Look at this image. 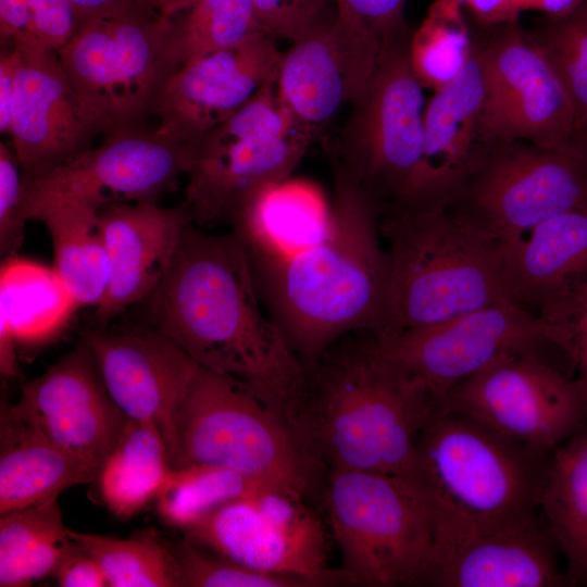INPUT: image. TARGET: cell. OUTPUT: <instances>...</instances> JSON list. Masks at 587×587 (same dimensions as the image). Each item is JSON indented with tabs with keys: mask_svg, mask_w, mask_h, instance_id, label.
Here are the masks:
<instances>
[{
	"mask_svg": "<svg viewBox=\"0 0 587 587\" xmlns=\"http://www.w3.org/2000/svg\"><path fill=\"white\" fill-rule=\"evenodd\" d=\"M503 245L542 222L587 209V148L497 142L447 205Z\"/></svg>",
	"mask_w": 587,
	"mask_h": 587,
	"instance_id": "8fae6325",
	"label": "cell"
},
{
	"mask_svg": "<svg viewBox=\"0 0 587 587\" xmlns=\"http://www.w3.org/2000/svg\"><path fill=\"white\" fill-rule=\"evenodd\" d=\"M464 5L483 27L517 22L525 11V0H467Z\"/></svg>",
	"mask_w": 587,
	"mask_h": 587,
	"instance_id": "ee69618b",
	"label": "cell"
},
{
	"mask_svg": "<svg viewBox=\"0 0 587 587\" xmlns=\"http://www.w3.org/2000/svg\"><path fill=\"white\" fill-rule=\"evenodd\" d=\"M384 49L335 17L283 54L275 80L292 115L317 136L340 109L351 105L374 75Z\"/></svg>",
	"mask_w": 587,
	"mask_h": 587,
	"instance_id": "7402d4cb",
	"label": "cell"
},
{
	"mask_svg": "<svg viewBox=\"0 0 587 587\" xmlns=\"http://www.w3.org/2000/svg\"><path fill=\"white\" fill-rule=\"evenodd\" d=\"M141 303L148 327L291 423L308 367L268 314L234 230L207 234L187 225L166 274Z\"/></svg>",
	"mask_w": 587,
	"mask_h": 587,
	"instance_id": "6da1fadb",
	"label": "cell"
},
{
	"mask_svg": "<svg viewBox=\"0 0 587 587\" xmlns=\"http://www.w3.org/2000/svg\"><path fill=\"white\" fill-rule=\"evenodd\" d=\"M0 514L52 499L95 480L100 467L58 447L1 407Z\"/></svg>",
	"mask_w": 587,
	"mask_h": 587,
	"instance_id": "484cf974",
	"label": "cell"
},
{
	"mask_svg": "<svg viewBox=\"0 0 587 587\" xmlns=\"http://www.w3.org/2000/svg\"><path fill=\"white\" fill-rule=\"evenodd\" d=\"M14 49L17 64L8 135L23 177L28 179L90 149L99 132L83 110L57 52Z\"/></svg>",
	"mask_w": 587,
	"mask_h": 587,
	"instance_id": "ffe728a7",
	"label": "cell"
},
{
	"mask_svg": "<svg viewBox=\"0 0 587 587\" xmlns=\"http://www.w3.org/2000/svg\"><path fill=\"white\" fill-rule=\"evenodd\" d=\"M171 20L137 0L76 29L57 52L88 118L107 134L141 125L171 74Z\"/></svg>",
	"mask_w": 587,
	"mask_h": 587,
	"instance_id": "9c48e42d",
	"label": "cell"
},
{
	"mask_svg": "<svg viewBox=\"0 0 587 587\" xmlns=\"http://www.w3.org/2000/svg\"><path fill=\"white\" fill-rule=\"evenodd\" d=\"M459 2H461L463 5L467 2V0H458Z\"/></svg>",
	"mask_w": 587,
	"mask_h": 587,
	"instance_id": "f907efd6",
	"label": "cell"
},
{
	"mask_svg": "<svg viewBox=\"0 0 587 587\" xmlns=\"http://www.w3.org/2000/svg\"><path fill=\"white\" fill-rule=\"evenodd\" d=\"M82 339L112 400L129 420L155 427L170 458L175 416L198 364L148 326L127 332L92 328Z\"/></svg>",
	"mask_w": 587,
	"mask_h": 587,
	"instance_id": "d6986e66",
	"label": "cell"
},
{
	"mask_svg": "<svg viewBox=\"0 0 587 587\" xmlns=\"http://www.w3.org/2000/svg\"><path fill=\"white\" fill-rule=\"evenodd\" d=\"M549 458L438 404L419 434L405 477L428 511L433 545L537 513Z\"/></svg>",
	"mask_w": 587,
	"mask_h": 587,
	"instance_id": "277c9868",
	"label": "cell"
},
{
	"mask_svg": "<svg viewBox=\"0 0 587 587\" xmlns=\"http://www.w3.org/2000/svg\"><path fill=\"white\" fill-rule=\"evenodd\" d=\"M75 12L76 29L85 24L113 15L133 0H70Z\"/></svg>",
	"mask_w": 587,
	"mask_h": 587,
	"instance_id": "bcb514c9",
	"label": "cell"
},
{
	"mask_svg": "<svg viewBox=\"0 0 587 587\" xmlns=\"http://www.w3.org/2000/svg\"><path fill=\"white\" fill-rule=\"evenodd\" d=\"M264 30L251 0H198L171 20L176 67L237 46Z\"/></svg>",
	"mask_w": 587,
	"mask_h": 587,
	"instance_id": "d6a6232c",
	"label": "cell"
},
{
	"mask_svg": "<svg viewBox=\"0 0 587 587\" xmlns=\"http://www.w3.org/2000/svg\"><path fill=\"white\" fill-rule=\"evenodd\" d=\"M525 34L564 87L580 136L587 126V0L565 14L539 18Z\"/></svg>",
	"mask_w": 587,
	"mask_h": 587,
	"instance_id": "e575fe53",
	"label": "cell"
},
{
	"mask_svg": "<svg viewBox=\"0 0 587 587\" xmlns=\"http://www.w3.org/2000/svg\"><path fill=\"white\" fill-rule=\"evenodd\" d=\"M561 552L540 512L451 544L433 545L419 585L434 587L569 586Z\"/></svg>",
	"mask_w": 587,
	"mask_h": 587,
	"instance_id": "603a6c76",
	"label": "cell"
},
{
	"mask_svg": "<svg viewBox=\"0 0 587 587\" xmlns=\"http://www.w3.org/2000/svg\"><path fill=\"white\" fill-rule=\"evenodd\" d=\"M171 470L159 430L129 420L97 476L101 499L117 519L127 520L155 499Z\"/></svg>",
	"mask_w": 587,
	"mask_h": 587,
	"instance_id": "f546056e",
	"label": "cell"
},
{
	"mask_svg": "<svg viewBox=\"0 0 587 587\" xmlns=\"http://www.w3.org/2000/svg\"><path fill=\"white\" fill-rule=\"evenodd\" d=\"M0 515V582L38 542L67 529L57 499Z\"/></svg>",
	"mask_w": 587,
	"mask_h": 587,
	"instance_id": "74e56055",
	"label": "cell"
},
{
	"mask_svg": "<svg viewBox=\"0 0 587 587\" xmlns=\"http://www.w3.org/2000/svg\"><path fill=\"white\" fill-rule=\"evenodd\" d=\"M375 340L386 358L421 380L439 402L500 354L552 345L546 323L515 302L485 307L409 333L375 336Z\"/></svg>",
	"mask_w": 587,
	"mask_h": 587,
	"instance_id": "9a60e30c",
	"label": "cell"
},
{
	"mask_svg": "<svg viewBox=\"0 0 587 587\" xmlns=\"http://www.w3.org/2000/svg\"><path fill=\"white\" fill-rule=\"evenodd\" d=\"M580 140H582L583 145L587 148V126L582 132Z\"/></svg>",
	"mask_w": 587,
	"mask_h": 587,
	"instance_id": "681fc988",
	"label": "cell"
},
{
	"mask_svg": "<svg viewBox=\"0 0 587 587\" xmlns=\"http://www.w3.org/2000/svg\"><path fill=\"white\" fill-rule=\"evenodd\" d=\"M17 51L11 47L0 57V130L9 134Z\"/></svg>",
	"mask_w": 587,
	"mask_h": 587,
	"instance_id": "f6af8a7d",
	"label": "cell"
},
{
	"mask_svg": "<svg viewBox=\"0 0 587 587\" xmlns=\"http://www.w3.org/2000/svg\"><path fill=\"white\" fill-rule=\"evenodd\" d=\"M539 512L565 560L569 586H587V428L551 453Z\"/></svg>",
	"mask_w": 587,
	"mask_h": 587,
	"instance_id": "f1b7e54d",
	"label": "cell"
},
{
	"mask_svg": "<svg viewBox=\"0 0 587 587\" xmlns=\"http://www.w3.org/2000/svg\"><path fill=\"white\" fill-rule=\"evenodd\" d=\"M458 0H436L409 45L412 70L434 92L452 82L474 49V36Z\"/></svg>",
	"mask_w": 587,
	"mask_h": 587,
	"instance_id": "1f68e13d",
	"label": "cell"
},
{
	"mask_svg": "<svg viewBox=\"0 0 587 587\" xmlns=\"http://www.w3.org/2000/svg\"><path fill=\"white\" fill-rule=\"evenodd\" d=\"M170 462L227 469L302 499L317 463L284 415L200 365L175 416Z\"/></svg>",
	"mask_w": 587,
	"mask_h": 587,
	"instance_id": "8992f818",
	"label": "cell"
},
{
	"mask_svg": "<svg viewBox=\"0 0 587 587\" xmlns=\"http://www.w3.org/2000/svg\"><path fill=\"white\" fill-rule=\"evenodd\" d=\"M410 39L384 50L339 137L326 149L334 177L380 216L401 205L422 157L426 105L410 62Z\"/></svg>",
	"mask_w": 587,
	"mask_h": 587,
	"instance_id": "ba28073f",
	"label": "cell"
},
{
	"mask_svg": "<svg viewBox=\"0 0 587 587\" xmlns=\"http://www.w3.org/2000/svg\"><path fill=\"white\" fill-rule=\"evenodd\" d=\"M198 546L248 567L305 577L322 585L347 582L326 566L321 521L303 499L275 489L229 501L183 529Z\"/></svg>",
	"mask_w": 587,
	"mask_h": 587,
	"instance_id": "5bb4252c",
	"label": "cell"
},
{
	"mask_svg": "<svg viewBox=\"0 0 587 587\" xmlns=\"http://www.w3.org/2000/svg\"><path fill=\"white\" fill-rule=\"evenodd\" d=\"M7 407L58 447L100 469L129 421L110 397L83 339Z\"/></svg>",
	"mask_w": 587,
	"mask_h": 587,
	"instance_id": "ac0fdd59",
	"label": "cell"
},
{
	"mask_svg": "<svg viewBox=\"0 0 587 587\" xmlns=\"http://www.w3.org/2000/svg\"><path fill=\"white\" fill-rule=\"evenodd\" d=\"M28 30L21 50L58 52L75 34L70 0H27Z\"/></svg>",
	"mask_w": 587,
	"mask_h": 587,
	"instance_id": "b9f144b4",
	"label": "cell"
},
{
	"mask_svg": "<svg viewBox=\"0 0 587 587\" xmlns=\"http://www.w3.org/2000/svg\"><path fill=\"white\" fill-rule=\"evenodd\" d=\"M511 299L536 315L587 273V209L572 210L500 245Z\"/></svg>",
	"mask_w": 587,
	"mask_h": 587,
	"instance_id": "d4e9b609",
	"label": "cell"
},
{
	"mask_svg": "<svg viewBox=\"0 0 587 587\" xmlns=\"http://www.w3.org/2000/svg\"><path fill=\"white\" fill-rule=\"evenodd\" d=\"M52 575L62 587L109 586L107 576L97 560L73 539L64 550Z\"/></svg>",
	"mask_w": 587,
	"mask_h": 587,
	"instance_id": "7bdbcfd3",
	"label": "cell"
},
{
	"mask_svg": "<svg viewBox=\"0 0 587 587\" xmlns=\"http://www.w3.org/2000/svg\"><path fill=\"white\" fill-rule=\"evenodd\" d=\"M379 220L374 205L334 177L327 220L279 248L248 254L268 314L308 366L342 337L380 329L388 262Z\"/></svg>",
	"mask_w": 587,
	"mask_h": 587,
	"instance_id": "7a4b0ae2",
	"label": "cell"
},
{
	"mask_svg": "<svg viewBox=\"0 0 587 587\" xmlns=\"http://www.w3.org/2000/svg\"><path fill=\"white\" fill-rule=\"evenodd\" d=\"M311 369L291 424L316 462L405 478L439 400L386 358L370 332L342 337Z\"/></svg>",
	"mask_w": 587,
	"mask_h": 587,
	"instance_id": "3957f363",
	"label": "cell"
},
{
	"mask_svg": "<svg viewBox=\"0 0 587 587\" xmlns=\"http://www.w3.org/2000/svg\"><path fill=\"white\" fill-rule=\"evenodd\" d=\"M388 277L384 337L422 329L485 307L514 302L501 272L500 245L440 205L382 214Z\"/></svg>",
	"mask_w": 587,
	"mask_h": 587,
	"instance_id": "5b68a950",
	"label": "cell"
},
{
	"mask_svg": "<svg viewBox=\"0 0 587 587\" xmlns=\"http://www.w3.org/2000/svg\"><path fill=\"white\" fill-rule=\"evenodd\" d=\"M316 139L280 100L275 82L188 147L186 208L196 226L233 225L260 192L289 179Z\"/></svg>",
	"mask_w": 587,
	"mask_h": 587,
	"instance_id": "52a82bcc",
	"label": "cell"
},
{
	"mask_svg": "<svg viewBox=\"0 0 587 587\" xmlns=\"http://www.w3.org/2000/svg\"><path fill=\"white\" fill-rule=\"evenodd\" d=\"M484 92L474 37L473 53L462 72L426 104L420 165L407 197L394 210L447 207L453 199L492 146L482 130Z\"/></svg>",
	"mask_w": 587,
	"mask_h": 587,
	"instance_id": "44dd1931",
	"label": "cell"
},
{
	"mask_svg": "<svg viewBox=\"0 0 587 587\" xmlns=\"http://www.w3.org/2000/svg\"><path fill=\"white\" fill-rule=\"evenodd\" d=\"M327 510L347 583L415 586L433 545L428 511L402 477L330 471Z\"/></svg>",
	"mask_w": 587,
	"mask_h": 587,
	"instance_id": "30bf717a",
	"label": "cell"
},
{
	"mask_svg": "<svg viewBox=\"0 0 587 587\" xmlns=\"http://www.w3.org/2000/svg\"><path fill=\"white\" fill-rule=\"evenodd\" d=\"M110 264L102 301L95 308V327L104 329L116 316L142 302L166 274L184 229L191 218L182 204L112 203L99 210Z\"/></svg>",
	"mask_w": 587,
	"mask_h": 587,
	"instance_id": "cb8c5ba5",
	"label": "cell"
},
{
	"mask_svg": "<svg viewBox=\"0 0 587 587\" xmlns=\"http://www.w3.org/2000/svg\"><path fill=\"white\" fill-rule=\"evenodd\" d=\"M267 488L230 470L202 464L172 467L157 497L160 516L182 530L212 510Z\"/></svg>",
	"mask_w": 587,
	"mask_h": 587,
	"instance_id": "836d02e7",
	"label": "cell"
},
{
	"mask_svg": "<svg viewBox=\"0 0 587 587\" xmlns=\"http://www.w3.org/2000/svg\"><path fill=\"white\" fill-rule=\"evenodd\" d=\"M24 177L12 148L0 142V252L2 259L16 254L24 240L22 215Z\"/></svg>",
	"mask_w": 587,
	"mask_h": 587,
	"instance_id": "60d3db41",
	"label": "cell"
},
{
	"mask_svg": "<svg viewBox=\"0 0 587 587\" xmlns=\"http://www.w3.org/2000/svg\"><path fill=\"white\" fill-rule=\"evenodd\" d=\"M103 570L110 587H185L176 558L153 529L128 538L67 529Z\"/></svg>",
	"mask_w": 587,
	"mask_h": 587,
	"instance_id": "4dcf8cb0",
	"label": "cell"
},
{
	"mask_svg": "<svg viewBox=\"0 0 587 587\" xmlns=\"http://www.w3.org/2000/svg\"><path fill=\"white\" fill-rule=\"evenodd\" d=\"M80 309L53 266L13 254L0 268V329L17 348L42 347L55 339Z\"/></svg>",
	"mask_w": 587,
	"mask_h": 587,
	"instance_id": "83f0119b",
	"label": "cell"
},
{
	"mask_svg": "<svg viewBox=\"0 0 587 587\" xmlns=\"http://www.w3.org/2000/svg\"><path fill=\"white\" fill-rule=\"evenodd\" d=\"M439 404L550 457L587 428V395L536 350L502 353L451 388Z\"/></svg>",
	"mask_w": 587,
	"mask_h": 587,
	"instance_id": "7c38bea8",
	"label": "cell"
},
{
	"mask_svg": "<svg viewBox=\"0 0 587 587\" xmlns=\"http://www.w3.org/2000/svg\"><path fill=\"white\" fill-rule=\"evenodd\" d=\"M262 28L295 42L321 25L329 0H251Z\"/></svg>",
	"mask_w": 587,
	"mask_h": 587,
	"instance_id": "ab89813d",
	"label": "cell"
},
{
	"mask_svg": "<svg viewBox=\"0 0 587 587\" xmlns=\"http://www.w3.org/2000/svg\"><path fill=\"white\" fill-rule=\"evenodd\" d=\"M159 15L172 20L198 0H137Z\"/></svg>",
	"mask_w": 587,
	"mask_h": 587,
	"instance_id": "7dc6e473",
	"label": "cell"
},
{
	"mask_svg": "<svg viewBox=\"0 0 587 587\" xmlns=\"http://www.w3.org/2000/svg\"><path fill=\"white\" fill-rule=\"evenodd\" d=\"M582 0H525V10H538L548 16H558L574 9Z\"/></svg>",
	"mask_w": 587,
	"mask_h": 587,
	"instance_id": "c3c4849f",
	"label": "cell"
},
{
	"mask_svg": "<svg viewBox=\"0 0 587 587\" xmlns=\"http://www.w3.org/2000/svg\"><path fill=\"white\" fill-rule=\"evenodd\" d=\"M187 146L158 127L115 129L90 148L39 176L24 178L23 202L67 198L97 210L112 203L158 202L185 174Z\"/></svg>",
	"mask_w": 587,
	"mask_h": 587,
	"instance_id": "2e32d148",
	"label": "cell"
},
{
	"mask_svg": "<svg viewBox=\"0 0 587 587\" xmlns=\"http://www.w3.org/2000/svg\"><path fill=\"white\" fill-rule=\"evenodd\" d=\"M25 221L45 224L53 246V267L79 308H96L110 279V264L99 210L67 198L23 202Z\"/></svg>",
	"mask_w": 587,
	"mask_h": 587,
	"instance_id": "4316f807",
	"label": "cell"
},
{
	"mask_svg": "<svg viewBox=\"0 0 587 587\" xmlns=\"http://www.w3.org/2000/svg\"><path fill=\"white\" fill-rule=\"evenodd\" d=\"M173 551L186 587H312L322 584L310 578L258 571L217 553L209 554L188 538Z\"/></svg>",
	"mask_w": 587,
	"mask_h": 587,
	"instance_id": "d590c367",
	"label": "cell"
},
{
	"mask_svg": "<svg viewBox=\"0 0 587 587\" xmlns=\"http://www.w3.org/2000/svg\"><path fill=\"white\" fill-rule=\"evenodd\" d=\"M283 54L260 30L241 43L177 67L152 113L158 128L190 147L276 80Z\"/></svg>",
	"mask_w": 587,
	"mask_h": 587,
	"instance_id": "e0dca14e",
	"label": "cell"
},
{
	"mask_svg": "<svg viewBox=\"0 0 587 587\" xmlns=\"http://www.w3.org/2000/svg\"><path fill=\"white\" fill-rule=\"evenodd\" d=\"M537 315L548 326L552 345L571 360L587 395V273Z\"/></svg>",
	"mask_w": 587,
	"mask_h": 587,
	"instance_id": "8d00e7d4",
	"label": "cell"
},
{
	"mask_svg": "<svg viewBox=\"0 0 587 587\" xmlns=\"http://www.w3.org/2000/svg\"><path fill=\"white\" fill-rule=\"evenodd\" d=\"M335 20L350 30L375 39L385 50L410 37L407 0H335Z\"/></svg>",
	"mask_w": 587,
	"mask_h": 587,
	"instance_id": "f35d334b",
	"label": "cell"
},
{
	"mask_svg": "<svg viewBox=\"0 0 587 587\" xmlns=\"http://www.w3.org/2000/svg\"><path fill=\"white\" fill-rule=\"evenodd\" d=\"M489 28L486 40L476 38L485 86L482 130L487 142L584 146L564 87L519 21Z\"/></svg>",
	"mask_w": 587,
	"mask_h": 587,
	"instance_id": "4fadbf2b",
	"label": "cell"
}]
</instances>
